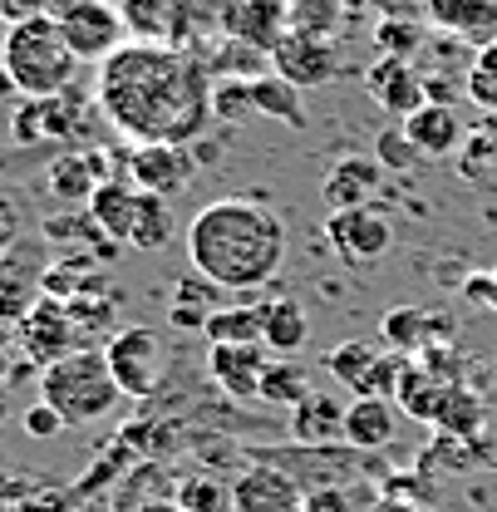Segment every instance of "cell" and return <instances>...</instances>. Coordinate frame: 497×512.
Masks as SVG:
<instances>
[{"label":"cell","mask_w":497,"mask_h":512,"mask_svg":"<svg viewBox=\"0 0 497 512\" xmlns=\"http://www.w3.org/2000/svg\"><path fill=\"white\" fill-rule=\"evenodd\" d=\"M311 394V375L296 365V360H271L266 375H261V404H276V409H296L301 399Z\"/></svg>","instance_id":"cell-31"},{"label":"cell","mask_w":497,"mask_h":512,"mask_svg":"<svg viewBox=\"0 0 497 512\" xmlns=\"http://www.w3.org/2000/svg\"><path fill=\"white\" fill-rule=\"evenodd\" d=\"M345 399L340 394H325V389H311L296 409H291V419H286V434H291V444H345Z\"/></svg>","instance_id":"cell-21"},{"label":"cell","mask_w":497,"mask_h":512,"mask_svg":"<svg viewBox=\"0 0 497 512\" xmlns=\"http://www.w3.org/2000/svg\"><path fill=\"white\" fill-rule=\"evenodd\" d=\"M394 434H399V404L394 399H379V394L350 399V409H345V444L350 448L379 453V448L394 444Z\"/></svg>","instance_id":"cell-23"},{"label":"cell","mask_w":497,"mask_h":512,"mask_svg":"<svg viewBox=\"0 0 497 512\" xmlns=\"http://www.w3.org/2000/svg\"><path fill=\"white\" fill-rule=\"evenodd\" d=\"M493 271H497V266H493Z\"/></svg>","instance_id":"cell-49"},{"label":"cell","mask_w":497,"mask_h":512,"mask_svg":"<svg viewBox=\"0 0 497 512\" xmlns=\"http://www.w3.org/2000/svg\"><path fill=\"white\" fill-rule=\"evenodd\" d=\"M325 242L350 271L379 266L384 252L394 247V222L379 207H350V212H330L325 217Z\"/></svg>","instance_id":"cell-11"},{"label":"cell","mask_w":497,"mask_h":512,"mask_svg":"<svg viewBox=\"0 0 497 512\" xmlns=\"http://www.w3.org/2000/svg\"><path fill=\"white\" fill-rule=\"evenodd\" d=\"M124 173L128 183L138 192H153V197H183L192 188V178H197V158H192V148L183 143H133L124 153Z\"/></svg>","instance_id":"cell-12"},{"label":"cell","mask_w":497,"mask_h":512,"mask_svg":"<svg viewBox=\"0 0 497 512\" xmlns=\"http://www.w3.org/2000/svg\"><path fill=\"white\" fill-rule=\"evenodd\" d=\"M10 419V399H5V384H0V424Z\"/></svg>","instance_id":"cell-46"},{"label":"cell","mask_w":497,"mask_h":512,"mask_svg":"<svg viewBox=\"0 0 497 512\" xmlns=\"http://www.w3.org/2000/svg\"><path fill=\"white\" fill-rule=\"evenodd\" d=\"M178 512H232V483L212 478V473H192L173 493Z\"/></svg>","instance_id":"cell-33"},{"label":"cell","mask_w":497,"mask_h":512,"mask_svg":"<svg viewBox=\"0 0 497 512\" xmlns=\"http://www.w3.org/2000/svg\"><path fill=\"white\" fill-rule=\"evenodd\" d=\"M50 20L79 64H104L128 45L119 0H50Z\"/></svg>","instance_id":"cell-6"},{"label":"cell","mask_w":497,"mask_h":512,"mask_svg":"<svg viewBox=\"0 0 497 512\" xmlns=\"http://www.w3.org/2000/svg\"><path fill=\"white\" fill-rule=\"evenodd\" d=\"M404 133L419 148V158H453L468 143V128L458 119V104H424L419 114L404 119Z\"/></svg>","instance_id":"cell-22"},{"label":"cell","mask_w":497,"mask_h":512,"mask_svg":"<svg viewBox=\"0 0 497 512\" xmlns=\"http://www.w3.org/2000/svg\"><path fill=\"white\" fill-rule=\"evenodd\" d=\"M365 89H370V99L394 124H404L409 114H419V109L429 104L424 74L409 60H394V55H379L374 64H365Z\"/></svg>","instance_id":"cell-18"},{"label":"cell","mask_w":497,"mask_h":512,"mask_svg":"<svg viewBox=\"0 0 497 512\" xmlns=\"http://www.w3.org/2000/svg\"><path fill=\"white\" fill-rule=\"evenodd\" d=\"M0 5H5V0H0Z\"/></svg>","instance_id":"cell-48"},{"label":"cell","mask_w":497,"mask_h":512,"mask_svg":"<svg viewBox=\"0 0 497 512\" xmlns=\"http://www.w3.org/2000/svg\"><path fill=\"white\" fill-rule=\"evenodd\" d=\"M0 69L15 79L20 99L64 94V89L79 79V60H74V50L64 45L60 25H55L50 15H35V20H15V25H5V40H0Z\"/></svg>","instance_id":"cell-3"},{"label":"cell","mask_w":497,"mask_h":512,"mask_svg":"<svg viewBox=\"0 0 497 512\" xmlns=\"http://www.w3.org/2000/svg\"><path fill=\"white\" fill-rule=\"evenodd\" d=\"M119 178L104 148H60L45 168V188L50 197H60L64 207H89V197L99 183Z\"/></svg>","instance_id":"cell-14"},{"label":"cell","mask_w":497,"mask_h":512,"mask_svg":"<svg viewBox=\"0 0 497 512\" xmlns=\"http://www.w3.org/2000/svg\"><path fill=\"white\" fill-rule=\"evenodd\" d=\"M217 291L222 286H212L207 276H178V286H173V301H168V320L178 325V330H207V320L217 316L222 306H217Z\"/></svg>","instance_id":"cell-28"},{"label":"cell","mask_w":497,"mask_h":512,"mask_svg":"<svg viewBox=\"0 0 497 512\" xmlns=\"http://www.w3.org/2000/svg\"><path fill=\"white\" fill-rule=\"evenodd\" d=\"M212 69L192 50H163L128 40L99 64L94 104L128 143H183L192 148L212 128Z\"/></svg>","instance_id":"cell-1"},{"label":"cell","mask_w":497,"mask_h":512,"mask_svg":"<svg viewBox=\"0 0 497 512\" xmlns=\"http://www.w3.org/2000/svg\"><path fill=\"white\" fill-rule=\"evenodd\" d=\"M453 320L438 316V311H424V306H394L379 320V345L394 350V355H429V350H448L453 345Z\"/></svg>","instance_id":"cell-16"},{"label":"cell","mask_w":497,"mask_h":512,"mask_svg":"<svg viewBox=\"0 0 497 512\" xmlns=\"http://www.w3.org/2000/svg\"><path fill=\"white\" fill-rule=\"evenodd\" d=\"M266 365H271L266 345H207V380L227 399H256Z\"/></svg>","instance_id":"cell-20"},{"label":"cell","mask_w":497,"mask_h":512,"mask_svg":"<svg viewBox=\"0 0 497 512\" xmlns=\"http://www.w3.org/2000/svg\"><path fill=\"white\" fill-rule=\"evenodd\" d=\"M301 512H360V508H355V498L345 488H315V493H306Z\"/></svg>","instance_id":"cell-41"},{"label":"cell","mask_w":497,"mask_h":512,"mask_svg":"<svg viewBox=\"0 0 497 512\" xmlns=\"http://www.w3.org/2000/svg\"><path fill=\"white\" fill-rule=\"evenodd\" d=\"M232 512H237V508H232Z\"/></svg>","instance_id":"cell-50"},{"label":"cell","mask_w":497,"mask_h":512,"mask_svg":"<svg viewBox=\"0 0 497 512\" xmlns=\"http://www.w3.org/2000/svg\"><path fill=\"white\" fill-rule=\"evenodd\" d=\"M291 15V30L301 35H320V40H335V25H340V0H291L286 5Z\"/></svg>","instance_id":"cell-36"},{"label":"cell","mask_w":497,"mask_h":512,"mask_svg":"<svg viewBox=\"0 0 497 512\" xmlns=\"http://www.w3.org/2000/svg\"><path fill=\"white\" fill-rule=\"evenodd\" d=\"M173 242V202L168 197H153V192H138V212H133V227H128V247L138 252H163Z\"/></svg>","instance_id":"cell-30"},{"label":"cell","mask_w":497,"mask_h":512,"mask_svg":"<svg viewBox=\"0 0 497 512\" xmlns=\"http://www.w3.org/2000/svg\"><path fill=\"white\" fill-rule=\"evenodd\" d=\"M20 429H25L30 439H60L69 424L60 419V409H50V404L40 399V404H30V409L20 414Z\"/></svg>","instance_id":"cell-39"},{"label":"cell","mask_w":497,"mask_h":512,"mask_svg":"<svg viewBox=\"0 0 497 512\" xmlns=\"http://www.w3.org/2000/svg\"><path fill=\"white\" fill-rule=\"evenodd\" d=\"M187 261L197 276H207L222 291H256L271 286L276 271L286 266L291 252V232L286 217L251 192H232L207 202L192 222H187Z\"/></svg>","instance_id":"cell-2"},{"label":"cell","mask_w":497,"mask_h":512,"mask_svg":"<svg viewBox=\"0 0 497 512\" xmlns=\"http://www.w3.org/2000/svg\"><path fill=\"white\" fill-rule=\"evenodd\" d=\"M306 340H311L306 306L291 301V296H271V301H266V335H261V345H266L276 360H291V355H301Z\"/></svg>","instance_id":"cell-26"},{"label":"cell","mask_w":497,"mask_h":512,"mask_svg":"<svg viewBox=\"0 0 497 512\" xmlns=\"http://www.w3.org/2000/svg\"><path fill=\"white\" fill-rule=\"evenodd\" d=\"M20 237H25V212H20V202L10 192H0V256L10 252Z\"/></svg>","instance_id":"cell-40"},{"label":"cell","mask_w":497,"mask_h":512,"mask_svg":"<svg viewBox=\"0 0 497 512\" xmlns=\"http://www.w3.org/2000/svg\"><path fill=\"white\" fill-rule=\"evenodd\" d=\"M478 424H483V399L468 384L448 389V399L438 404V414H434V429H443L448 439H473Z\"/></svg>","instance_id":"cell-32"},{"label":"cell","mask_w":497,"mask_h":512,"mask_svg":"<svg viewBox=\"0 0 497 512\" xmlns=\"http://www.w3.org/2000/svg\"><path fill=\"white\" fill-rule=\"evenodd\" d=\"M40 237H45L50 247H60V252H89V256H99V261H109V256L119 252V242H109V237L99 232V222H94L89 212H79V207L45 217V222H40Z\"/></svg>","instance_id":"cell-24"},{"label":"cell","mask_w":497,"mask_h":512,"mask_svg":"<svg viewBox=\"0 0 497 512\" xmlns=\"http://www.w3.org/2000/svg\"><path fill=\"white\" fill-rule=\"evenodd\" d=\"M207 345H261L266 335V301L256 306H222L217 316L207 320Z\"/></svg>","instance_id":"cell-29"},{"label":"cell","mask_w":497,"mask_h":512,"mask_svg":"<svg viewBox=\"0 0 497 512\" xmlns=\"http://www.w3.org/2000/svg\"><path fill=\"white\" fill-rule=\"evenodd\" d=\"M84 212L99 222V232H104L109 242L128 247V227H133V212H138V188L119 173V178H109V183H99V188H94V197H89V207H84Z\"/></svg>","instance_id":"cell-25"},{"label":"cell","mask_w":497,"mask_h":512,"mask_svg":"<svg viewBox=\"0 0 497 512\" xmlns=\"http://www.w3.org/2000/svg\"><path fill=\"white\" fill-rule=\"evenodd\" d=\"M69 306V320H74V330H79V340L84 335H104L114 316H119V296H114V286H104V291H89V296H74V301H64ZM89 345V340H84Z\"/></svg>","instance_id":"cell-34"},{"label":"cell","mask_w":497,"mask_h":512,"mask_svg":"<svg viewBox=\"0 0 497 512\" xmlns=\"http://www.w3.org/2000/svg\"><path fill=\"white\" fill-rule=\"evenodd\" d=\"M424 40H429V30H424L414 15H384L379 30H374L379 55H394V60H414V55L424 50Z\"/></svg>","instance_id":"cell-35"},{"label":"cell","mask_w":497,"mask_h":512,"mask_svg":"<svg viewBox=\"0 0 497 512\" xmlns=\"http://www.w3.org/2000/svg\"><path fill=\"white\" fill-rule=\"evenodd\" d=\"M104 360L114 370V380L124 389V399H153L168 380V345L153 325H124L109 335Z\"/></svg>","instance_id":"cell-7"},{"label":"cell","mask_w":497,"mask_h":512,"mask_svg":"<svg viewBox=\"0 0 497 512\" xmlns=\"http://www.w3.org/2000/svg\"><path fill=\"white\" fill-rule=\"evenodd\" d=\"M251 84V104H256V119H271V124L286 128H306V104H301V89L291 79H281L276 69L247 79Z\"/></svg>","instance_id":"cell-27"},{"label":"cell","mask_w":497,"mask_h":512,"mask_svg":"<svg viewBox=\"0 0 497 512\" xmlns=\"http://www.w3.org/2000/svg\"><path fill=\"white\" fill-rule=\"evenodd\" d=\"M35 15H50V0H5V5H0V20H5V25L35 20Z\"/></svg>","instance_id":"cell-43"},{"label":"cell","mask_w":497,"mask_h":512,"mask_svg":"<svg viewBox=\"0 0 497 512\" xmlns=\"http://www.w3.org/2000/svg\"><path fill=\"white\" fill-rule=\"evenodd\" d=\"M463 301L468 306H493L497 311V271H478L463 281Z\"/></svg>","instance_id":"cell-42"},{"label":"cell","mask_w":497,"mask_h":512,"mask_svg":"<svg viewBox=\"0 0 497 512\" xmlns=\"http://www.w3.org/2000/svg\"><path fill=\"white\" fill-rule=\"evenodd\" d=\"M306 493L291 473H281L276 463L251 458L247 468L232 478V508L237 512H301Z\"/></svg>","instance_id":"cell-17"},{"label":"cell","mask_w":497,"mask_h":512,"mask_svg":"<svg viewBox=\"0 0 497 512\" xmlns=\"http://www.w3.org/2000/svg\"><path fill=\"white\" fill-rule=\"evenodd\" d=\"M286 5H291V0H286Z\"/></svg>","instance_id":"cell-47"},{"label":"cell","mask_w":497,"mask_h":512,"mask_svg":"<svg viewBox=\"0 0 497 512\" xmlns=\"http://www.w3.org/2000/svg\"><path fill=\"white\" fill-rule=\"evenodd\" d=\"M404 360L409 355H394L384 345H370V340H345L325 355V370L345 384L355 399L360 394H379V399H394L399 389V375H404Z\"/></svg>","instance_id":"cell-10"},{"label":"cell","mask_w":497,"mask_h":512,"mask_svg":"<svg viewBox=\"0 0 497 512\" xmlns=\"http://www.w3.org/2000/svg\"><path fill=\"white\" fill-rule=\"evenodd\" d=\"M94 114V94L69 84L64 94L45 99H20L10 109V143L15 148H69Z\"/></svg>","instance_id":"cell-5"},{"label":"cell","mask_w":497,"mask_h":512,"mask_svg":"<svg viewBox=\"0 0 497 512\" xmlns=\"http://www.w3.org/2000/svg\"><path fill=\"white\" fill-rule=\"evenodd\" d=\"M20 104V89H15V79L0 69V109H15Z\"/></svg>","instance_id":"cell-45"},{"label":"cell","mask_w":497,"mask_h":512,"mask_svg":"<svg viewBox=\"0 0 497 512\" xmlns=\"http://www.w3.org/2000/svg\"><path fill=\"white\" fill-rule=\"evenodd\" d=\"M45 271H50V242L45 237H20L0 256V320L20 325L45 296Z\"/></svg>","instance_id":"cell-9"},{"label":"cell","mask_w":497,"mask_h":512,"mask_svg":"<svg viewBox=\"0 0 497 512\" xmlns=\"http://www.w3.org/2000/svg\"><path fill=\"white\" fill-rule=\"evenodd\" d=\"M384 192V168L370 153H340L325 178H320V197L330 212H350V207H374V197Z\"/></svg>","instance_id":"cell-19"},{"label":"cell","mask_w":497,"mask_h":512,"mask_svg":"<svg viewBox=\"0 0 497 512\" xmlns=\"http://www.w3.org/2000/svg\"><path fill=\"white\" fill-rule=\"evenodd\" d=\"M374 158H379L384 173H404V168L419 158V148L409 143L404 124H389V128H379V138H374Z\"/></svg>","instance_id":"cell-38"},{"label":"cell","mask_w":497,"mask_h":512,"mask_svg":"<svg viewBox=\"0 0 497 512\" xmlns=\"http://www.w3.org/2000/svg\"><path fill=\"white\" fill-rule=\"evenodd\" d=\"M40 399L50 409H60L64 424H99L124 404V389L114 380L104 350L79 345V350H69L55 365L40 370Z\"/></svg>","instance_id":"cell-4"},{"label":"cell","mask_w":497,"mask_h":512,"mask_svg":"<svg viewBox=\"0 0 497 512\" xmlns=\"http://www.w3.org/2000/svg\"><path fill=\"white\" fill-rule=\"evenodd\" d=\"M212 119H217V124H251V119H256L247 79H217V84H212Z\"/></svg>","instance_id":"cell-37"},{"label":"cell","mask_w":497,"mask_h":512,"mask_svg":"<svg viewBox=\"0 0 497 512\" xmlns=\"http://www.w3.org/2000/svg\"><path fill=\"white\" fill-rule=\"evenodd\" d=\"M128 40L163 45V50H192L202 35L197 0H119Z\"/></svg>","instance_id":"cell-8"},{"label":"cell","mask_w":497,"mask_h":512,"mask_svg":"<svg viewBox=\"0 0 497 512\" xmlns=\"http://www.w3.org/2000/svg\"><path fill=\"white\" fill-rule=\"evenodd\" d=\"M271 69L281 79H291L296 89H325L340 79V50H335V40L286 30V40L271 50Z\"/></svg>","instance_id":"cell-13"},{"label":"cell","mask_w":497,"mask_h":512,"mask_svg":"<svg viewBox=\"0 0 497 512\" xmlns=\"http://www.w3.org/2000/svg\"><path fill=\"white\" fill-rule=\"evenodd\" d=\"M15 340H20V350L30 355V365H40V370L84 345L79 330H74V320H69V306L55 301V296H40V306L15 325Z\"/></svg>","instance_id":"cell-15"},{"label":"cell","mask_w":497,"mask_h":512,"mask_svg":"<svg viewBox=\"0 0 497 512\" xmlns=\"http://www.w3.org/2000/svg\"><path fill=\"white\" fill-rule=\"evenodd\" d=\"M374 5H379L384 15H419L424 0H374Z\"/></svg>","instance_id":"cell-44"}]
</instances>
